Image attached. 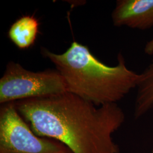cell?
<instances>
[{
  "mask_svg": "<svg viewBox=\"0 0 153 153\" xmlns=\"http://www.w3.org/2000/svg\"><path fill=\"white\" fill-rule=\"evenodd\" d=\"M153 153V149H152V153Z\"/></svg>",
  "mask_w": 153,
  "mask_h": 153,
  "instance_id": "cell-9",
  "label": "cell"
},
{
  "mask_svg": "<svg viewBox=\"0 0 153 153\" xmlns=\"http://www.w3.org/2000/svg\"><path fill=\"white\" fill-rule=\"evenodd\" d=\"M145 53L148 55H152L153 54V38L150 39L146 44L144 48Z\"/></svg>",
  "mask_w": 153,
  "mask_h": 153,
  "instance_id": "cell-8",
  "label": "cell"
},
{
  "mask_svg": "<svg viewBox=\"0 0 153 153\" xmlns=\"http://www.w3.org/2000/svg\"><path fill=\"white\" fill-rule=\"evenodd\" d=\"M39 28L38 21L34 16H22L11 25L8 35L18 48L27 49L35 43L38 34Z\"/></svg>",
  "mask_w": 153,
  "mask_h": 153,
  "instance_id": "cell-6",
  "label": "cell"
},
{
  "mask_svg": "<svg viewBox=\"0 0 153 153\" xmlns=\"http://www.w3.org/2000/svg\"><path fill=\"white\" fill-rule=\"evenodd\" d=\"M43 56L55 65L65 83L66 91L97 106L116 103L135 88L140 74L129 69L121 53L118 63L107 65L86 45L76 41L62 54L42 48Z\"/></svg>",
  "mask_w": 153,
  "mask_h": 153,
  "instance_id": "cell-2",
  "label": "cell"
},
{
  "mask_svg": "<svg viewBox=\"0 0 153 153\" xmlns=\"http://www.w3.org/2000/svg\"><path fill=\"white\" fill-rule=\"evenodd\" d=\"M111 17L116 27L149 30L153 27V0H118Z\"/></svg>",
  "mask_w": 153,
  "mask_h": 153,
  "instance_id": "cell-5",
  "label": "cell"
},
{
  "mask_svg": "<svg viewBox=\"0 0 153 153\" xmlns=\"http://www.w3.org/2000/svg\"><path fill=\"white\" fill-rule=\"evenodd\" d=\"M140 76L134 108L135 119L153 109V59Z\"/></svg>",
  "mask_w": 153,
  "mask_h": 153,
  "instance_id": "cell-7",
  "label": "cell"
},
{
  "mask_svg": "<svg viewBox=\"0 0 153 153\" xmlns=\"http://www.w3.org/2000/svg\"><path fill=\"white\" fill-rule=\"evenodd\" d=\"M66 91L64 79L57 70L33 72L12 61L0 79V103L2 105Z\"/></svg>",
  "mask_w": 153,
  "mask_h": 153,
  "instance_id": "cell-3",
  "label": "cell"
},
{
  "mask_svg": "<svg viewBox=\"0 0 153 153\" xmlns=\"http://www.w3.org/2000/svg\"><path fill=\"white\" fill-rule=\"evenodd\" d=\"M0 153H73L57 140L36 134L10 103L0 109Z\"/></svg>",
  "mask_w": 153,
  "mask_h": 153,
  "instance_id": "cell-4",
  "label": "cell"
},
{
  "mask_svg": "<svg viewBox=\"0 0 153 153\" xmlns=\"http://www.w3.org/2000/svg\"><path fill=\"white\" fill-rule=\"evenodd\" d=\"M13 103L36 134L59 141L73 153H120L112 135L126 115L117 103L97 106L68 91Z\"/></svg>",
  "mask_w": 153,
  "mask_h": 153,
  "instance_id": "cell-1",
  "label": "cell"
}]
</instances>
